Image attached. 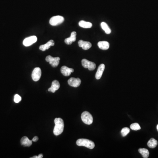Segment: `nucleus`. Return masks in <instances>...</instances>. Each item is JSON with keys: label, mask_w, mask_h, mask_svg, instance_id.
Here are the masks:
<instances>
[{"label": "nucleus", "mask_w": 158, "mask_h": 158, "mask_svg": "<svg viewBox=\"0 0 158 158\" xmlns=\"http://www.w3.org/2000/svg\"><path fill=\"white\" fill-rule=\"evenodd\" d=\"M78 44L80 47H82L84 50L90 49L92 46V43L90 42L84 41L82 40L79 41Z\"/></svg>", "instance_id": "obj_12"}, {"label": "nucleus", "mask_w": 158, "mask_h": 158, "mask_svg": "<svg viewBox=\"0 0 158 158\" xmlns=\"http://www.w3.org/2000/svg\"><path fill=\"white\" fill-rule=\"evenodd\" d=\"M21 100L22 98L20 96H19V95H17V94L14 95V102H16V103H19L21 101Z\"/></svg>", "instance_id": "obj_24"}, {"label": "nucleus", "mask_w": 158, "mask_h": 158, "mask_svg": "<svg viewBox=\"0 0 158 158\" xmlns=\"http://www.w3.org/2000/svg\"><path fill=\"white\" fill-rule=\"evenodd\" d=\"M41 70L39 67H36L34 69L32 73V78L34 81H38L41 78Z\"/></svg>", "instance_id": "obj_7"}, {"label": "nucleus", "mask_w": 158, "mask_h": 158, "mask_svg": "<svg viewBox=\"0 0 158 158\" xmlns=\"http://www.w3.org/2000/svg\"><path fill=\"white\" fill-rule=\"evenodd\" d=\"M55 126L54 127L53 133L56 136L60 135L63 133L64 127V123L62 118H56L55 120Z\"/></svg>", "instance_id": "obj_1"}, {"label": "nucleus", "mask_w": 158, "mask_h": 158, "mask_svg": "<svg viewBox=\"0 0 158 158\" xmlns=\"http://www.w3.org/2000/svg\"><path fill=\"white\" fill-rule=\"evenodd\" d=\"M76 32L75 31L72 32L71 34L70 37L66 38L65 40V43L68 45H70L73 42L75 41L76 40Z\"/></svg>", "instance_id": "obj_14"}, {"label": "nucleus", "mask_w": 158, "mask_h": 158, "mask_svg": "<svg viewBox=\"0 0 158 158\" xmlns=\"http://www.w3.org/2000/svg\"><path fill=\"white\" fill-rule=\"evenodd\" d=\"M64 21V18L62 16H57L51 18L49 21V23L53 26L58 25L62 24Z\"/></svg>", "instance_id": "obj_4"}, {"label": "nucleus", "mask_w": 158, "mask_h": 158, "mask_svg": "<svg viewBox=\"0 0 158 158\" xmlns=\"http://www.w3.org/2000/svg\"><path fill=\"white\" fill-rule=\"evenodd\" d=\"M130 128L132 130H138L141 129V126L139 125V124L138 123H133L130 125Z\"/></svg>", "instance_id": "obj_22"}, {"label": "nucleus", "mask_w": 158, "mask_h": 158, "mask_svg": "<svg viewBox=\"0 0 158 158\" xmlns=\"http://www.w3.org/2000/svg\"><path fill=\"white\" fill-rule=\"evenodd\" d=\"M81 81L80 78H70L68 81V85L71 87H74V88H77L79 87L81 84Z\"/></svg>", "instance_id": "obj_9"}, {"label": "nucleus", "mask_w": 158, "mask_h": 158, "mask_svg": "<svg viewBox=\"0 0 158 158\" xmlns=\"http://www.w3.org/2000/svg\"><path fill=\"white\" fill-rule=\"evenodd\" d=\"M139 153L142 155L143 157L144 158H147L149 157V153L148 150L146 149H139L138 150Z\"/></svg>", "instance_id": "obj_21"}, {"label": "nucleus", "mask_w": 158, "mask_h": 158, "mask_svg": "<svg viewBox=\"0 0 158 158\" xmlns=\"http://www.w3.org/2000/svg\"><path fill=\"white\" fill-rule=\"evenodd\" d=\"M32 158H38V156H34L32 157Z\"/></svg>", "instance_id": "obj_27"}, {"label": "nucleus", "mask_w": 158, "mask_h": 158, "mask_svg": "<svg viewBox=\"0 0 158 158\" xmlns=\"http://www.w3.org/2000/svg\"><path fill=\"white\" fill-rule=\"evenodd\" d=\"M82 65L84 68H88V70L91 71L93 70L96 67L95 63L90 62L86 59H83L82 60Z\"/></svg>", "instance_id": "obj_6"}, {"label": "nucleus", "mask_w": 158, "mask_h": 158, "mask_svg": "<svg viewBox=\"0 0 158 158\" xmlns=\"http://www.w3.org/2000/svg\"><path fill=\"white\" fill-rule=\"evenodd\" d=\"M43 157V155L42 154H40L38 156V158H42Z\"/></svg>", "instance_id": "obj_26"}, {"label": "nucleus", "mask_w": 158, "mask_h": 158, "mask_svg": "<svg viewBox=\"0 0 158 158\" xmlns=\"http://www.w3.org/2000/svg\"><path fill=\"white\" fill-rule=\"evenodd\" d=\"M38 137H37V136H35L32 139V141L34 142H37L38 140Z\"/></svg>", "instance_id": "obj_25"}, {"label": "nucleus", "mask_w": 158, "mask_h": 158, "mask_svg": "<svg viewBox=\"0 0 158 158\" xmlns=\"http://www.w3.org/2000/svg\"><path fill=\"white\" fill-rule=\"evenodd\" d=\"M60 84L57 80H55L52 82V84L50 88L48 89V92H51L52 93H55V91L59 90L60 88Z\"/></svg>", "instance_id": "obj_11"}, {"label": "nucleus", "mask_w": 158, "mask_h": 158, "mask_svg": "<svg viewBox=\"0 0 158 158\" xmlns=\"http://www.w3.org/2000/svg\"><path fill=\"white\" fill-rule=\"evenodd\" d=\"M101 28L104 30L105 33L107 34H110L111 32V29L108 26L107 23L105 22H102L101 24Z\"/></svg>", "instance_id": "obj_20"}, {"label": "nucleus", "mask_w": 158, "mask_h": 158, "mask_svg": "<svg viewBox=\"0 0 158 158\" xmlns=\"http://www.w3.org/2000/svg\"><path fill=\"white\" fill-rule=\"evenodd\" d=\"M61 73L64 76H68L70 75L72 72H74L73 68H70L66 66H63L61 68Z\"/></svg>", "instance_id": "obj_10"}, {"label": "nucleus", "mask_w": 158, "mask_h": 158, "mask_svg": "<svg viewBox=\"0 0 158 158\" xmlns=\"http://www.w3.org/2000/svg\"><path fill=\"white\" fill-rule=\"evenodd\" d=\"M130 132V129L128 127L122 128L121 130V134L123 137L126 136Z\"/></svg>", "instance_id": "obj_23"}, {"label": "nucleus", "mask_w": 158, "mask_h": 158, "mask_svg": "<svg viewBox=\"0 0 158 158\" xmlns=\"http://www.w3.org/2000/svg\"><path fill=\"white\" fill-rule=\"evenodd\" d=\"M97 45L101 49L104 50H107L109 47V43L106 41H101L97 43Z\"/></svg>", "instance_id": "obj_17"}, {"label": "nucleus", "mask_w": 158, "mask_h": 158, "mask_svg": "<svg viewBox=\"0 0 158 158\" xmlns=\"http://www.w3.org/2000/svg\"><path fill=\"white\" fill-rule=\"evenodd\" d=\"M157 145H158V142L153 138H151L147 142V145L151 149H154L156 147Z\"/></svg>", "instance_id": "obj_19"}, {"label": "nucleus", "mask_w": 158, "mask_h": 158, "mask_svg": "<svg viewBox=\"0 0 158 158\" xmlns=\"http://www.w3.org/2000/svg\"><path fill=\"white\" fill-rule=\"evenodd\" d=\"M32 142L33 141L29 140L27 137L24 136L22 138L21 140V144L23 146L30 147L32 145Z\"/></svg>", "instance_id": "obj_16"}, {"label": "nucleus", "mask_w": 158, "mask_h": 158, "mask_svg": "<svg viewBox=\"0 0 158 158\" xmlns=\"http://www.w3.org/2000/svg\"><path fill=\"white\" fill-rule=\"evenodd\" d=\"M157 130H158V125L157 126Z\"/></svg>", "instance_id": "obj_28"}, {"label": "nucleus", "mask_w": 158, "mask_h": 158, "mask_svg": "<svg viewBox=\"0 0 158 158\" xmlns=\"http://www.w3.org/2000/svg\"><path fill=\"white\" fill-rule=\"evenodd\" d=\"M37 41V38L36 36H33L28 37L24 40L23 44L25 46L28 47L31 45L35 43Z\"/></svg>", "instance_id": "obj_8"}, {"label": "nucleus", "mask_w": 158, "mask_h": 158, "mask_svg": "<svg viewBox=\"0 0 158 158\" xmlns=\"http://www.w3.org/2000/svg\"><path fill=\"white\" fill-rule=\"evenodd\" d=\"M54 45H55L54 41L52 40H51L50 41H49L46 44L40 46L39 49L42 51H45L47 49H49L51 47V46H53Z\"/></svg>", "instance_id": "obj_15"}, {"label": "nucleus", "mask_w": 158, "mask_h": 158, "mask_svg": "<svg viewBox=\"0 0 158 158\" xmlns=\"http://www.w3.org/2000/svg\"><path fill=\"white\" fill-rule=\"evenodd\" d=\"M105 66L104 64H101L99 66L95 74V77L97 80H99L103 74V72L104 71Z\"/></svg>", "instance_id": "obj_13"}, {"label": "nucleus", "mask_w": 158, "mask_h": 158, "mask_svg": "<svg viewBox=\"0 0 158 158\" xmlns=\"http://www.w3.org/2000/svg\"><path fill=\"white\" fill-rule=\"evenodd\" d=\"M79 25L82 28H90L92 26V24L90 22L82 20L79 22Z\"/></svg>", "instance_id": "obj_18"}, {"label": "nucleus", "mask_w": 158, "mask_h": 158, "mask_svg": "<svg viewBox=\"0 0 158 158\" xmlns=\"http://www.w3.org/2000/svg\"><path fill=\"white\" fill-rule=\"evenodd\" d=\"M76 145L79 146H84L89 149H93L95 146V143L87 139H79L76 141Z\"/></svg>", "instance_id": "obj_2"}, {"label": "nucleus", "mask_w": 158, "mask_h": 158, "mask_svg": "<svg viewBox=\"0 0 158 158\" xmlns=\"http://www.w3.org/2000/svg\"><path fill=\"white\" fill-rule=\"evenodd\" d=\"M60 60L59 57L54 58L51 55H48L46 58V61L48 62L53 67H56L58 66L59 64Z\"/></svg>", "instance_id": "obj_5"}, {"label": "nucleus", "mask_w": 158, "mask_h": 158, "mask_svg": "<svg viewBox=\"0 0 158 158\" xmlns=\"http://www.w3.org/2000/svg\"><path fill=\"white\" fill-rule=\"evenodd\" d=\"M81 119L82 121L87 125L92 124L93 121L92 116L89 112L85 111L83 112L81 115Z\"/></svg>", "instance_id": "obj_3"}]
</instances>
